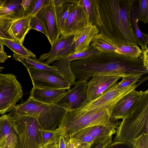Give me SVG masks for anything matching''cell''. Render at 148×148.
Here are the masks:
<instances>
[{
  "mask_svg": "<svg viewBox=\"0 0 148 148\" xmlns=\"http://www.w3.org/2000/svg\"><path fill=\"white\" fill-rule=\"evenodd\" d=\"M41 145L44 147L52 143L57 142L59 136L55 130L39 128Z\"/></svg>",
  "mask_w": 148,
  "mask_h": 148,
  "instance_id": "cell-31",
  "label": "cell"
},
{
  "mask_svg": "<svg viewBox=\"0 0 148 148\" xmlns=\"http://www.w3.org/2000/svg\"><path fill=\"white\" fill-rule=\"evenodd\" d=\"M43 147L44 148H58L57 142L49 144Z\"/></svg>",
  "mask_w": 148,
  "mask_h": 148,
  "instance_id": "cell-46",
  "label": "cell"
},
{
  "mask_svg": "<svg viewBox=\"0 0 148 148\" xmlns=\"http://www.w3.org/2000/svg\"><path fill=\"white\" fill-rule=\"evenodd\" d=\"M141 77L140 75L123 77H122V80L120 82H117L116 86V88H124L135 84L141 80L140 79Z\"/></svg>",
  "mask_w": 148,
  "mask_h": 148,
  "instance_id": "cell-36",
  "label": "cell"
},
{
  "mask_svg": "<svg viewBox=\"0 0 148 148\" xmlns=\"http://www.w3.org/2000/svg\"><path fill=\"white\" fill-rule=\"evenodd\" d=\"M112 136L102 140L95 142L90 148H105L113 142Z\"/></svg>",
  "mask_w": 148,
  "mask_h": 148,
  "instance_id": "cell-39",
  "label": "cell"
},
{
  "mask_svg": "<svg viewBox=\"0 0 148 148\" xmlns=\"http://www.w3.org/2000/svg\"><path fill=\"white\" fill-rule=\"evenodd\" d=\"M90 25L85 12L80 5L76 3L65 21L61 34H76Z\"/></svg>",
  "mask_w": 148,
  "mask_h": 148,
  "instance_id": "cell-13",
  "label": "cell"
},
{
  "mask_svg": "<svg viewBox=\"0 0 148 148\" xmlns=\"http://www.w3.org/2000/svg\"><path fill=\"white\" fill-rule=\"evenodd\" d=\"M92 77L87 83V94L88 101L94 100L105 93L121 77L109 75H98Z\"/></svg>",
  "mask_w": 148,
  "mask_h": 148,
  "instance_id": "cell-14",
  "label": "cell"
},
{
  "mask_svg": "<svg viewBox=\"0 0 148 148\" xmlns=\"http://www.w3.org/2000/svg\"><path fill=\"white\" fill-rule=\"evenodd\" d=\"M70 62L66 58L56 61L53 66L62 74L71 86L75 84L76 79L70 68Z\"/></svg>",
  "mask_w": 148,
  "mask_h": 148,
  "instance_id": "cell-27",
  "label": "cell"
},
{
  "mask_svg": "<svg viewBox=\"0 0 148 148\" xmlns=\"http://www.w3.org/2000/svg\"><path fill=\"white\" fill-rule=\"evenodd\" d=\"M57 144L58 148H66V139L62 136H59Z\"/></svg>",
  "mask_w": 148,
  "mask_h": 148,
  "instance_id": "cell-42",
  "label": "cell"
},
{
  "mask_svg": "<svg viewBox=\"0 0 148 148\" xmlns=\"http://www.w3.org/2000/svg\"><path fill=\"white\" fill-rule=\"evenodd\" d=\"M132 145L134 148H148V134H143L133 141Z\"/></svg>",
  "mask_w": 148,
  "mask_h": 148,
  "instance_id": "cell-38",
  "label": "cell"
},
{
  "mask_svg": "<svg viewBox=\"0 0 148 148\" xmlns=\"http://www.w3.org/2000/svg\"><path fill=\"white\" fill-rule=\"evenodd\" d=\"M138 19L144 23H148V0L138 1Z\"/></svg>",
  "mask_w": 148,
  "mask_h": 148,
  "instance_id": "cell-33",
  "label": "cell"
},
{
  "mask_svg": "<svg viewBox=\"0 0 148 148\" xmlns=\"http://www.w3.org/2000/svg\"><path fill=\"white\" fill-rule=\"evenodd\" d=\"M36 16L44 25L48 34V39L52 47L61 34L58 24L53 0H49Z\"/></svg>",
  "mask_w": 148,
  "mask_h": 148,
  "instance_id": "cell-12",
  "label": "cell"
},
{
  "mask_svg": "<svg viewBox=\"0 0 148 148\" xmlns=\"http://www.w3.org/2000/svg\"><path fill=\"white\" fill-rule=\"evenodd\" d=\"M116 130L113 141L132 144L143 134H148V90L139 96L128 114Z\"/></svg>",
  "mask_w": 148,
  "mask_h": 148,
  "instance_id": "cell-4",
  "label": "cell"
},
{
  "mask_svg": "<svg viewBox=\"0 0 148 148\" xmlns=\"http://www.w3.org/2000/svg\"><path fill=\"white\" fill-rule=\"evenodd\" d=\"M20 83L12 74H0V114L11 111L22 97Z\"/></svg>",
  "mask_w": 148,
  "mask_h": 148,
  "instance_id": "cell-7",
  "label": "cell"
},
{
  "mask_svg": "<svg viewBox=\"0 0 148 148\" xmlns=\"http://www.w3.org/2000/svg\"><path fill=\"white\" fill-rule=\"evenodd\" d=\"M90 45L100 52H115L117 49L115 44L99 33L92 39Z\"/></svg>",
  "mask_w": 148,
  "mask_h": 148,
  "instance_id": "cell-25",
  "label": "cell"
},
{
  "mask_svg": "<svg viewBox=\"0 0 148 148\" xmlns=\"http://www.w3.org/2000/svg\"><path fill=\"white\" fill-rule=\"evenodd\" d=\"M3 1H4L0 0V7H1L2 4H3Z\"/></svg>",
  "mask_w": 148,
  "mask_h": 148,
  "instance_id": "cell-48",
  "label": "cell"
},
{
  "mask_svg": "<svg viewBox=\"0 0 148 148\" xmlns=\"http://www.w3.org/2000/svg\"><path fill=\"white\" fill-rule=\"evenodd\" d=\"M78 33L62 35L51 47V50L48 53L41 55L38 60L49 65L55 61L74 54L75 42L78 37Z\"/></svg>",
  "mask_w": 148,
  "mask_h": 148,
  "instance_id": "cell-9",
  "label": "cell"
},
{
  "mask_svg": "<svg viewBox=\"0 0 148 148\" xmlns=\"http://www.w3.org/2000/svg\"><path fill=\"white\" fill-rule=\"evenodd\" d=\"M86 128L89 133L94 138L95 142L112 136L116 133L115 129L102 125H94Z\"/></svg>",
  "mask_w": 148,
  "mask_h": 148,
  "instance_id": "cell-26",
  "label": "cell"
},
{
  "mask_svg": "<svg viewBox=\"0 0 148 148\" xmlns=\"http://www.w3.org/2000/svg\"><path fill=\"white\" fill-rule=\"evenodd\" d=\"M97 49L90 45L86 50L80 52L75 53L66 57L70 61L77 59L86 58L92 55L99 52Z\"/></svg>",
  "mask_w": 148,
  "mask_h": 148,
  "instance_id": "cell-34",
  "label": "cell"
},
{
  "mask_svg": "<svg viewBox=\"0 0 148 148\" xmlns=\"http://www.w3.org/2000/svg\"><path fill=\"white\" fill-rule=\"evenodd\" d=\"M148 49L143 52L141 57L144 66L148 69Z\"/></svg>",
  "mask_w": 148,
  "mask_h": 148,
  "instance_id": "cell-41",
  "label": "cell"
},
{
  "mask_svg": "<svg viewBox=\"0 0 148 148\" xmlns=\"http://www.w3.org/2000/svg\"><path fill=\"white\" fill-rule=\"evenodd\" d=\"M6 53H3L0 52V63L4 62L9 58Z\"/></svg>",
  "mask_w": 148,
  "mask_h": 148,
  "instance_id": "cell-45",
  "label": "cell"
},
{
  "mask_svg": "<svg viewBox=\"0 0 148 148\" xmlns=\"http://www.w3.org/2000/svg\"><path fill=\"white\" fill-rule=\"evenodd\" d=\"M121 121L112 119L106 108L88 110L83 106L67 110L54 130L59 136L69 139L78 131L94 125H102L116 129Z\"/></svg>",
  "mask_w": 148,
  "mask_h": 148,
  "instance_id": "cell-3",
  "label": "cell"
},
{
  "mask_svg": "<svg viewBox=\"0 0 148 148\" xmlns=\"http://www.w3.org/2000/svg\"><path fill=\"white\" fill-rule=\"evenodd\" d=\"M49 0H32L27 10L25 11L27 14H30L32 16H36L37 13L49 1Z\"/></svg>",
  "mask_w": 148,
  "mask_h": 148,
  "instance_id": "cell-35",
  "label": "cell"
},
{
  "mask_svg": "<svg viewBox=\"0 0 148 148\" xmlns=\"http://www.w3.org/2000/svg\"><path fill=\"white\" fill-rule=\"evenodd\" d=\"M34 87L69 89L71 85L63 76L33 68L27 69Z\"/></svg>",
  "mask_w": 148,
  "mask_h": 148,
  "instance_id": "cell-11",
  "label": "cell"
},
{
  "mask_svg": "<svg viewBox=\"0 0 148 148\" xmlns=\"http://www.w3.org/2000/svg\"><path fill=\"white\" fill-rule=\"evenodd\" d=\"M67 111L54 104L42 103L29 97L26 101L16 105L8 114L31 116L38 121L42 129L53 131Z\"/></svg>",
  "mask_w": 148,
  "mask_h": 148,
  "instance_id": "cell-5",
  "label": "cell"
},
{
  "mask_svg": "<svg viewBox=\"0 0 148 148\" xmlns=\"http://www.w3.org/2000/svg\"><path fill=\"white\" fill-rule=\"evenodd\" d=\"M136 0H99L101 25L99 33L116 46L138 45L131 12Z\"/></svg>",
  "mask_w": 148,
  "mask_h": 148,
  "instance_id": "cell-2",
  "label": "cell"
},
{
  "mask_svg": "<svg viewBox=\"0 0 148 148\" xmlns=\"http://www.w3.org/2000/svg\"><path fill=\"white\" fill-rule=\"evenodd\" d=\"M7 115L19 136L22 148L42 147L39 131L42 128L36 119L27 116Z\"/></svg>",
  "mask_w": 148,
  "mask_h": 148,
  "instance_id": "cell-6",
  "label": "cell"
},
{
  "mask_svg": "<svg viewBox=\"0 0 148 148\" xmlns=\"http://www.w3.org/2000/svg\"><path fill=\"white\" fill-rule=\"evenodd\" d=\"M75 3H68L60 6H55L58 24L61 32L66 20Z\"/></svg>",
  "mask_w": 148,
  "mask_h": 148,
  "instance_id": "cell-29",
  "label": "cell"
},
{
  "mask_svg": "<svg viewBox=\"0 0 148 148\" xmlns=\"http://www.w3.org/2000/svg\"><path fill=\"white\" fill-rule=\"evenodd\" d=\"M99 33L97 27L92 25L87 27L79 32L75 42V53L87 50L92 39Z\"/></svg>",
  "mask_w": 148,
  "mask_h": 148,
  "instance_id": "cell-19",
  "label": "cell"
},
{
  "mask_svg": "<svg viewBox=\"0 0 148 148\" xmlns=\"http://www.w3.org/2000/svg\"><path fill=\"white\" fill-rule=\"evenodd\" d=\"M70 68L77 81H87L98 75L123 77L148 73L141 57H127L115 52H99L89 57L71 61Z\"/></svg>",
  "mask_w": 148,
  "mask_h": 148,
  "instance_id": "cell-1",
  "label": "cell"
},
{
  "mask_svg": "<svg viewBox=\"0 0 148 148\" xmlns=\"http://www.w3.org/2000/svg\"><path fill=\"white\" fill-rule=\"evenodd\" d=\"M3 45L2 42L1 38H0V52L5 53V52L4 51Z\"/></svg>",
  "mask_w": 148,
  "mask_h": 148,
  "instance_id": "cell-47",
  "label": "cell"
},
{
  "mask_svg": "<svg viewBox=\"0 0 148 148\" xmlns=\"http://www.w3.org/2000/svg\"><path fill=\"white\" fill-rule=\"evenodd\" d=\"M2 43L18 55L23 57L35 58L36 55L18 42L14 39L1 38Z\"/></svg>",
  "mask_w": 148,
  "mask_h": 148,
  "instance_id": "cell-28",
  "label": "cell"
},
{
  "mask_svg": "<svg viewBox=\"0 0 148 148\" xmlns=\"http://www.w3.org/2000/svg\"><path fill=\"white\" fill-rule=\"evenodd\" d=\"M66 148H78L75 145L71 139L70 138L69 139H66Z\"/></svg>",
  "mask_w": 148,
  "mask_h": 148,
  "instance_id": "cell-44",
  "label": "cell"
},
{
  "mask_svg": "<svg viewBox=\"0 0 148 148\" xmlns=\"http://www.w3.org/2000/svg\"><path fill=\"white\" fill-rule=\"evenodd\" d=\"M14 19L15 18L8 17L0 18V38L13 39L9 34V30L12 22Z\"/></svg>",
  "mask_w": 148,
  "mask_h": 148,
  "instance_id": "cell-32",
  "label": "cell"
},
{
  "mask_svg": "<svg viewBox=\"0 0 148 148\" xmlns=\"http://www.w3.org/2000/svg\"><path fill=\"white\" fill-rule=\"evenodd\" d=\"M70 138L78 148H90L95 142L94 138L89 133L87 128L78 131Z\"/></svg>",
  "mask_w": 148,
  "mask_h": 148,
  "instance_id": "cell-24",
  "label": "cell"
},
{
  "mask_svg": "<svg viewBox=\"0 0 148 148\" xmlns=\"http://www.w3.org/2000/svg\"><path fill=\"white\" fill-rule=\"evenodd\" d=\"M76 3L80 5L85 12L90 25L96 26L97 27L101 25L99 0H77Z\"/></svg>",
  "mask_w": 148,
  "mask_h": 148,
  "instance_id": "cell-20",
  "label": "cell"
},
{
  "mask_svg": "<svg viewBox=\"0 0 148 148\" xmlns=\"http://www.w3.org/2000/svg\"><path fill=\"white\" fill-rule=\"evenodd\" d=\"M13 56L15 60L22 63L27 69L33 68L63 76L55 66L47 65L36 58H32L30 57L22 56L15 53L13 54Z\"/></svg>",
  "mask_w": 148,
  "mask_h": 148,
  "instance_id": "cell-21",
  "label": "cell"
},
{
  "mask_svg": "<svg viewBox=\"0 0 148 148\" xmlns=\"http://www.w3.org/2000/svg\"><path fill=\"white\" fill-rule=\"evenodd\" d=\"M40 148H44V147H40Z\"/></svg>",
  "mask_w": 148,
  "mask_h": 148,
  "instance_id": "cell-50",
  "label": "cell"
},
{
  "mask_svg": "<svg viewBox=\"0 0 148 148\" xmlns=\"http://www.w3.org/2000/svg\"><path fill=\"white\" fill-rule=\"evenodd\" d=\"M20 0H5L0 7V18H16L23 15L25 11L20 5Z\"/></svg>",
  "mask_w": 148,
  "mask_h": 148,
  "instance_id": "cell-22",
  "label": "cell"
},
{
  "mask_svg": "<svg viewBox=\"0 0 148 148\" xmlns=\"http://www.w3.org/2000/svg\"><path fill=\"white\" fill-rule=\"evenodd\" d=\"M32 0H23L20 5L23 8L25 11H26L30 6Z\"/></svg>",
  "mask_w": 148,
  "mask_h": 148,
  "instance_id": "cell-43",
  "label": "cell"
},
{
  "mask_svg": "<svg viewBox=\"0 0 148 148\" xmlns=\"http://www.w3.org/2000/svg\"><path fill=\"white\" fill-rule=\"evenodd\" d=\"M0 148H22L19 136L7 114L0 122Z\"/></svg>",
  "mask_w": 148,
  "mask_h": 148,
  "instance_id": "cell-15",
  "label": "cell"
},
{
  "mask_svg": "<svg viewBox=\"0 0 148 148\" xmlns=\"http://www.w3.org/2000/svg\"><path fill=\"white\" fill-rule=\"evenodd\" d=\"M134 4L131 12V18L133 28L137 39L138 45L142 48L143 52L148 49V36L140 29L138 25V5Z\"/></svg>",
  "mask_w": 148,
  "mask_h": 148,
  "instance_id": "cell-23",
  "label": "cell"
},
{
  "mask_svg": "<svg viewBox=\"0 0 148 148\" xmlns=\"http://www.w3.org/2000/svg\"><path fill=\"white\" fill-rule=\"evenodd\" d=\"M33 16L30 14H24L12 21L9 33L13 39L23 45L26 34L30 30L29 24Z\"/></svg>",
  "mask_w": 148,
  "mask_h": 148,
  "instance_id": "cell-17",
  "label": "cell"
},
{
  "mask_svg": "<svg viewBox=\"0 0 148 148\" xmlns=\"http://www.w3.org/2000/svg\"><path fill=\"white\" fill-rule=\"evenodd\" d=\"M143 91L133 90L120 99L116 103L110 114L114 120L123 119L129 113Z\"/></svg>",
  "mask_w": 148,
  "mask_h": 148,
  "instance_id": "cell-16",
  "label": "cell"
},
{
  "mask_svg": "<svg viewBox=\"0 0 148 148\" xmlns=\"http://www.w3.org/2000/svg\"><path fill=\"white\" fill-rule=\"evenodd\" d=\"M30 29H35L43 33L48 38V36L45 27L40 20L36 16H33L30 21Z\"/></svg>",
  "mask_w": 148,
  "mask_h": 148,
  "instance_id": "cell-37",
  "label": "cell"
},
{
  "mask_svg": "<svg viewBox=\"0 0 148 148\" xmlns=\"http://www.w3.org/2000/svg\"><path fill=\"white\" fill-rule=\"evenodd\" d=\"M87 81H77L72 89L66 92L54 104L67 110L81 108L88 102L87 88Z\"/></svg>",
  "mask_w": 148,
  "mask_h": 148,
  "instance_id": "cell-10",
  "label": "cell"
},
{
  "mask_svg": "<svg viewBox=\"0 0 148 148\" xmlns=\"http://www.w3.org/2000/svg\"><path fill=\"white\" fill-rule=\"evenodd\" d=\"M147 79L148 76H147L136 84L121 88H116L117 82L105 93L94 100L89 101L83 107L88 110L106 108L110 114L114 106L120 99L130 91L135 90Z\"/></svg>",
  "mask_w": 148,
  "mask_h": 148,
  "instance_id": "cell-8",
  "label": "cell"
},
{
  "mask_svg": "<svg viewBox=\"0 0 148 148\" xmlns=\"http://www.w3.org/2000/svg\"><path fill=\"white\" fill-rule=\"evenodd\" d=\"M3 115H2V116H1L0 117V122L1 121V119L3 118Z\"/></svg>",
  "mask_w": 148,
  "mask_h": 148,
  "instance_id": "cell-49",
  "label": "cell"
},
{
  "mask_svg": "<svg viewBox=\"0 0 148 148\" xmlns=\"http://www.w3.org/2000/svg\"><path fill=\"white\" fill-rule=\"evenodd\" d=\"M105 148H134L132 144L123 142L113 141Z\"/></svg>",
  "mask_w": 148,
  "mask_h": 148,
  "instance_id": "cell-40",
  "label": "cell"
},
{
  "mask_svg": "<svg viewBox=\"0 0 148 148\" xmlns=\"http://www.w3.org/2000/svg\"><path fill=\"white\" fill-rule=\"evenodd\" d=\"M66 89H45L33 87L30 97L42 103L53 104L66 92Z\"/></svg>",
  "mask_w": 148,
  "mask_h": 148,
  "instance_id": "cell-18",
  "label": "cell"
},
{
  "mask_svg": "<svg viewBox=\"0 0 148 148\" xmlns=\"http://www.w3.org/2000/svg\"><path fill=\"white\" fill-rule=\"evenodd\" d=\"M115 52L122 55L131 58L140 57L143 51L136 45L117 46Z\"/></svg>",
  "mask_w": 148,
  "mask_h": 148,
  "instance_id": "cell-30",
  "label": "cell"
}]
</instances>
